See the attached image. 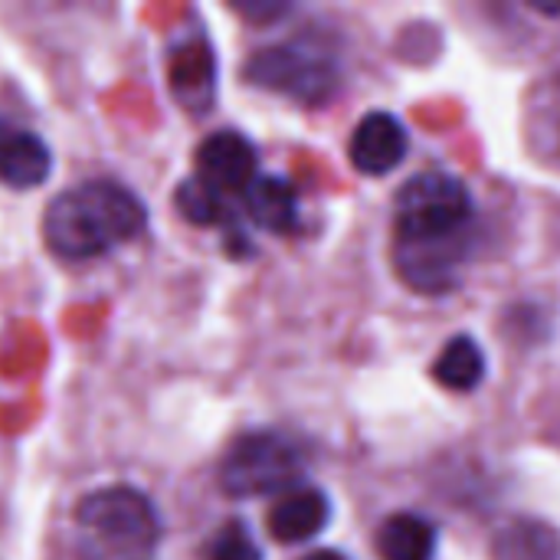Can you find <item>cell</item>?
Returning a JSON list of instances; mask_svg holds the SVG:
<instances>
[{"label":"cell","instance_id":"9a60e30c","mask_svg":"<svg viewBox=\"0 0 560 560\" xmlns=\"http://www.w3.org/2000/svg\"><path fill=\"white\" fill-rule=\"evenodd\" d=\"M171 75H174V89H180V82H184V92H180L184 102L207 98V92L213 89V52L207 46H190V49L177 52Z\"/></svg>","mask_w":560,"mask_h":560},{"label":"cell","instance_id":"7a4b0ae2","mask_svg":"<svg viewBox=\"0 0 560 560\" xmlns=\"http://www.w3.org/2000/svg\"><path fill=\"white\" fill-rule=\"evenodd\" d=\"M158 535L151 502L128 486L98 489L75 509V541L82 560H151Z\"/></svg>","mask_w":560,"mask_h":560},{"label":"cell","instance_id":"5b68a950","mask_svg":"<svg viewBox=\"0 0 560 560\" xmlns=\"http://www.w3.org/2000/svg\"><path fill=\"white\" fill-rule=\"evenodd\" d=\"M246 79L259 89L289 95L305 105H322L338 89V62L312 43H279L259 49L246 62Z\"/></svg>","mask_w":560,"mask_h":560},{"label":"cell","instance_id":"e0dca14e","mask_svg":"<svg viewBox=\"0 0 560 560\" xmlns=\"http://www.w3.org/2000/svg\"><path fill=\"white\" fill-rule=\"evenodd\" d=\"M207 560H262V551H259V545L253 541V535L246 532L243 522H226L213 535Z\"/></svg>","mask_w":560,"mask_h":560},{"label":"cell","instance_id":"8992f818","mask_svg":"<svg viewBox=\"0 0 560 560\" xmlns=\"http://www.w3.org/2000/svg\"><path fill=\"white\" fill-rule=\"evenodd\" d=\"M469 233L440 240H407L394 236V266L400 279L427 295L450 292L459 282V269L469 256Z\"/></svg>","mask_w":560,"mask_h":560},{"label":"cell","instance_id":"4fadbf2b","mask_svg":"<svg viewBox=\"0 0 560 560\" xmlns=\"http://www.w3.org/2000/svg\"><path fill=\"white\" fill-rule=\"evenodd\" d=\"M430 374H433V381L440 387L456 390V394H469L486 377V354H482V348L469 335H456L440 351V358L433 361Z\"/></svg>","mask_w":560,"mask_h":560},{"label":"cell","instance_id":"30bf717a","mask_svg":"<svg viewBox=\"0 0 560 560\" xmlns=\"http://www.w3.org/2000/svg\"><path fill=\"white\" fill-rule=\"evenodd\" d=\"M52 171V154L49 148L30 135L13 128L10 121L0 118V180L26 190V187H39Z\"/></svg>","mask_w":560,"mask_h":560},{"label":"cell","instance_id":"7c38bea8","mask_svg":"<svg viewBox=\"0 0 560 560\" xmlns=\"http://www.w3.org/2000/svg\"><path fill=\"white\" fill-rule=\"evenodd\" d=\"M381 560H433L436 555V528L413 512L390 515L377 532Z\"/></svg>","mask_w":560,"mask_h":560},{"label":"cell","instance_id":"277c9868","mask_svg":"<svg viewBox=\"0 0 560 560\" xmlns=\"http://www.w3.org/2000/svg\"><path fill=\"white\" fill-rule=\"evenodd\" d=\"M302 479V453L279 433H249L240 436L223 466L220 489L233 499L279 495Z\"/></svg>","mask_w":560,"mask_h":560},{"label":"cell","instance_id":"9c48e42d","mask_svg":"<svg viewBox=\"0 0 560 560\" xmlns=\"http://www.w3.org/2000/svg\"><path fill=\"white\" fill-rule=\"evenodd\" d=\"M331 518V505L325 492L318 489H299L285 492L272 509H269V535L282 545H302L325 532Z\"/></svg>","mask_w":560,"mask_h":560},{"label":"cell","instance_id":"6da1fadb","mask_svg":"<svg viewBox=\"0 0 560 560\" xmlns=\"http://www.w3.org/2000/svg\"><path fill=\"white\" fill-rule=\"evenodd\" d=\"M148 223L144 203L108 180H92L59 194L43 217L46 246L62 259H92L128 240Z\"/></svg>","mask_w":560,"mask_h":560},{"label":"cell","instance_id":"5bb4252c","mask_svg":"<svg viewBox=\"0 0 560 560\" xmlns=\"http://www.w3.org/2000/svg\"><path fill=\"white\" fill-rule=\"evenodd\" d=\"M492 560H560L558 532L532 518L509 522L492 541Z\"/></svg>","mask_w":560,"mask_h":560},{"label":"cell","instance_id":"8fae6325","mask_svg":"<svg viewBox=\"0 0 560 560\" xmlns=\"http://www.w3.org/2000/svg\"><path fill=\"white\" fill-rule=\"evenodd\" d=\"M246 210L249 217L272 233H289L299 223V194L285 177L276 174H256V180L246 187Z\"/></svg>","mask_w":560,"mask_h":560},{"label":"cell","instance_id":"2e32d148","mask_svg":"<svg viewBox=\"0 0 560 560\" xmlns=\"http://www.w3.org/2000/svg\"><path fill=\"white\" fill-rule=\"evenodd\" d=\"M177 210L190 223H197V226H210V223H220L226 217L223 197L217 190H210L207 184H200L197 177L194 180H180V187H177Z\"/></svg>","mask_w":560,"mask_h":560},{"label":"cell","instance_id":"ac0fdd59","mask_svg":"<svg viewBox=\"0 0 560 560\" xmlns=\"http://www.w3.org/2000/svg\"><path fill=\"white\" fill-rule=\"evenodd\" d=\"M302 560H348V558H341L338 551H315V555H308V558H302Z\"/></svg>","mask_w":560,"mask_h":560},{"label":"cell","instance_id":"ba28073f","mask_svg":"<svg viewBox=\"0 0 560 560\" xmlns=\"http://www.w3.org/2000/svg\"><path fill=\"white\" fill-rule=\"evenodd\" d=\"M407 151H410L407 128L390 112L364 115L351 135V144H348L351 164L368 177H384V174L397 171L404 164Z\"/></svg>","mask_w":560,"mask_h":560},{"label":"cell","instance_id":"52a82bcc","mask_svg":"<svg viewBox=\"0 0 560 560\" xmlns=\"http://www.w3.org/2000/svg\"><path fill=\"white\" fill-rule=\"evenodd\" d=\"M197 180L210 190L246 194L256 180V148L240 131H217L197 148Z\"/></svg>","mask_w":560,"mask_h":560},{"label":"cell","instance_id":"3957f363","mask_svg":"<svg viewBox=\"0 0 560 560\" xmlns=\"http://www.w3.org/2000/svg\"><path fill=\"white\" fill-rule=\"evenodd\" d=\"M472 197L466 184L443 171H423L407 180L397 194V226L394 236L407 240H440L469 233Z\"/></svg>","mask_w":560,"mask_h":560}]
</instances>
